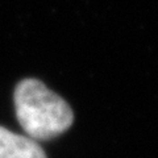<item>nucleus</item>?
Returning <instances> with one entry per match:
<instances>
[{"label": "nucleus", "instance_id": "f257e3e1", "mask_svg": "<svg viewBox=\"0 0 158 158\" xmlns=\"http://www.w3.org/2000/svg\"><path fill=\"white\" fill-rule=\"evenodd\" d=\"M15 111L27 135L33 140H49L66 132L74 113L66 100L37 79H24L15 88Z\"/></svg>", "mask_w": 158, "mask_h": 158}, {"label": "nucleus", "instance_id": "f03ea898", "mask_svg": "<svg viewBox=\"0 0 158 158\" xmlns=\"http://www.w3.org/2000/svg\"><path fill=\"white\" fill-rule=\"evenodd\" d=\"M0 158H48L45 152L31 137L16 135L0 127Z\"/></svg>", "mask_w": 158, "mask_h": 158}]
</instances>
